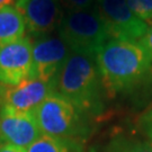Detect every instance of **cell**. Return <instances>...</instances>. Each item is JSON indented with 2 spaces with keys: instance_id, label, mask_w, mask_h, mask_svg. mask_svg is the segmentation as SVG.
Returning a JSON list of instances; mask_svg holds the SVG:
<instances>
[{
  "instance_id": "cell-10",
  "label": "cell",
  "mask_w": 152,
  "mask_h": 152,
  "mask_svg": "<svg viewBox=\"0 0 152 152\" xmlns=\"http://www.w3.org/2000/svg\"><path fill=\"white\" fill-rule=\"evenodd\" d=\"M54 92V82L28 79L17 86L0 85V102L19 112H34Z\"/></svg>"
},
{
  "instance_id": "cell-4",
  "label": "cell",
  "mask_w": 152,
  "mask_h": 152,
  "mask_svg": "<svg viewBox=\"0 0 152 152\" xmlns=\"http://www.w3.org/2000/svg\"><path fill=\"white\" fill-rule=\"evenodd\" d=\"M34 114L45 135L80 140L90 133V117L55 92L34 110Z\"/></svg>"
},
{
  "instance_id": "cell-11",
  "label": "cell",
  "mask_w": 152,
  "mask_h": 152,
  "mask_svg": "<svg viewBox=\"0 0 152 152\" xmlns=\"http://www.w3.org/2000/svg\"><path fill=\"white\" fill-rule=\"evenodd\" d=\"M26 25L15 6L0 10V48L25 36Z\"/></svg>"
},
{
  "instance_id": "cell-18",
  "label": "cell",
  "mask_w": 152,
  "mask_h": 152,
  "mask_svg": "<svg viewBox=\"0 0 152 152\" xmlns=\"http://www.w3.org/2000/svg\"><path fill=\"white\" fill-rule=\"evenodd\" d=\"M0 152H27V150L10 144H0Z\"/></svg>"
},
{
  "instance_id": "cell-1",
  "label": "cell",
  "mask_w": 152,
  "mask_h": 152,
  "mask_svg": "<svg viewBox=\"0 0 152 152\" xmlns=\"http://www.w3.org/2000/svg\"><path fill=\"white\" fill-rule=\"evenodd\" d=\"M96 59L108 94L129 92L152 77V55L141 41L112 38Z\"/></svg>"
},
{
  "instance_id": "cell-8",
  "label": "cell",
  "mask_w": 152,
  "mask_h": 152,
  "mask_svg": "<svg viewBox=\"0 0 152 152\" xmlns=\"http://www.w3.org/2000/svg\"><path fill=\"white\" fill-rule=\"evenodd\" d=\"M32 45L27 36L0 48V85L17 86L31 79Z\"/></svg>"
},
{
  "instance_id": "cell-2",
  "label": "cell",
  "mask_w": 152,
  "mask_h": 152,
  "mask_svg": "<svg viewBox=\"0 0 152 152\" xmlns=\"http://www.w3.org/2000/svg\"><path fill=\"white\" fill-rule=\"evenodd\" d=\"M53 82L55 94L69 100L88 117L103 114L107 91L95 54L71 51Z\"/></svg>"
},
{
  "instance_id": "cell-12",
  "label": "cell",
  "mask_w": 152,
  "mask_h": 152,
  "mask_svg": "<svg viewBox=\"0 0 152 152\" xmlns=\"http://www.w3.org/2000/svg\"><path fill=\"white\" fill-rule=\"evenodd\" d=\"M27 152H85L80 140L43 134L26 149Z\"/></svg>"
},
{
  "instance_id": "cell-15",
  "label": "cell",
  "mask_w": 152,
  "mask_h": 152,
  "mask_svg": "<svg viewBox=\"0 0 152 152\" xmlns=\"http://www.w3.org/2000/svg\"><path fill=\"white\" fill-rule=\"evenodd\" d=\"M64 11L69 10H87L96 8L97 0H60Z\"/></svg>"
},
{
  "instance_id": "cell-7",
  "label": "cell",
  "mask_w": 152,
  "mask_h": 152,
  "mask_svg": "<svg viewBox=\"0 0 152 152\" xmlns=\"http://www.w3.org/2000/svg\"><path fill=\"white\" fill-rule=\"evenodd\" d=\"M42 135L34 112H19L0 106V144L27 149Z\"/></svg>"
},
{
  "instance_id": "cell-9",
  "label": "cell",
  "mask_w": 152,
  "mask_h": 152,
  "mask_svg": "<svg viewBox=\"0 0 152 152\" xmlns=\"http://www.w3.org/2000/svg\"><path fill=\"white\" fill-rule=\"evenodd\" d=\"M15 7L34 37L50 35L59 27L63 16L60 0H17Z\"/></svg>"
},
{
  "instance_id": "cell-17",
  "label": "cell",
  "mask_w": 152,
  "mask_h": 152,
  "mask_svg": "<svg viewBox=\"0 0 152 152\" xmlns=\"http://www.w3.org/2000/svg\"><path fill=\"white\" fill-rule=\"evenodd\" d=\"M142 42V44L148 49V51L151 53L152 55V26L149 27L148 32L145 33V35L140 39Z\"/></svg>"
},
{
  "instance_id": "cell-6",
  "label": "cell",
  "mask_w": 152,
  "mask_h": 152,
  "mask_svg": "<svg viewBox=\"0 0 152 152\" xmlns=\"http://www.w3.org/2000/svg\"><path fill=\"white\" fill-rule=\"evenodd\" d=\"M96 9L104 18L112 38L139 41L150 27L134 15L127 0H97Z\"/></svg>"
},
{
  "instance_id": "cell-13",
  "label": "cell",
  "mask_w": 152,
  "mask_h": 152,
  "mask_svg": "<svg viewBox=\"0 0 152 152\" xmlns=\"http://www.w3.org/2000/svg\"><path fill=\"white\" fill-rule=\"evenodd\" d=\"M99 152H152V143L127 136H116Z\"/></svg>"
},
{
  "instance_id": "cell-3",
  "label": "cell",
  "mask_w": 152,
  "mask_h": 152,
  "mask_svg": "<svg viewBox=\"0 0 152 152\" xmlns=\"http://www.w3.org/2000/svg\"><path fill=\"white\" fill-rule=\"evenodd\" d=\"M58 29L59 36L71 51L77 52L96 55L112 39L108 27L96 8L63 11Z\"/></svg>"
},
{
  "instance_id": "cell-19",
  "label": "cell",
  "mask_w": 152,
  "mask_h": 152,
  "mask_svg": "<svg viewBox=\"0 0 152 152\" xmlns=\"http://www.w3.org/2000/svg\"><path fill=\"white\" fill-rule=\"evenodd\" d=\"M17 0H0V10L4 9L6 7L12 6L14 4H16Z\"/></svg>"
},
{
  "instance_id": "cell-14",
  "label": "cell",
  "mask_w": 152,
  "mask_h": 152,
  "mask_svg": "<svg viewBox=\"0 0 152 152\" xmlns=\"http://www.w3.org/2000/svg\"><path fill=\"white\" fill-rule=\"evenodd\" d=\"M127 5L136 17L148 25L152 24V0H127Z\"/></svg>"
},
{
  "instance_id": "cell-16",
  "label": "cell",
  "mask_w": 152,
  "mask_h": 152,
  "mask_svg": "<svg viewBox=\"0 0 152 152\" xmlns=\"http://www.w3.org/2000/svg\"><path fill=\"white\" fill-rule=\"evenodd\" d=\"M142 127L152 143V108L142 117Z\"/></svg>"
},
{
  "instance_id": "cell-20",
  "label": "cell",
  "mask_w": 152,
  "mask_h": 152,
  "mask_svg": "<svg viewBox=\"0 0 152 152\" xmlns=\"http://www.w3.org/2000/svg\"><path fill=\"white\" fill-rule=\"evenodd\" d=\"M0 106H1V102H0Z\"/></svg>"
},
{
  "instance_id": "cell-5",
  "label": "cell",
  "mask_w": 152,
  "mask_h": 152,
  "mask_svg": "<svg viewBox=\"0 0 152 152\" xmlns=\"http://www.w3.org/2000/svg\"><path fill=\"white\" fill-rule=\"evenodd\" d=\"M70 52V48L60 36L36 37L32 45L31 79L54 81Z\"/></svg>"
}]
</instances>
